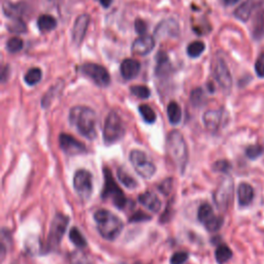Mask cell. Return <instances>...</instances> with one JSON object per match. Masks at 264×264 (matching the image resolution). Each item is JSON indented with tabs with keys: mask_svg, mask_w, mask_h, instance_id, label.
Listing matches in <instances>:
<instances>
[{
	"mask_svg": "<svg viewBox=\"0 0 264 264\" xmlns=\"http://www.w3.org/2000/svg\"><path fill=\"white\" fill-rule=\"evenodd\" d=\"M43 78L42 70L38 67H33L29 69L24 77V81L28 86H34L41 82Z\"/></svg>",
	"mask_w": 264,
	"mask_h": 264,
	"instance_id": "28",
	"label": "cell"
},
{
	"mask_svg": "<svg viewBox=\"0 0 264 264\" xmlns=\"http://www.w3.org/2000/svg\"><path fill=\"white\" fill-rule=\"evenodd\" d=\"M94 221L100 235L108 240H115L124 228L122 220L107 209L96 210Z\"/></svg>",
	"mask_w": 264,
	"mask_h": 264,
	"instance_id": "2",
	"label": "cell"
},
{
	"mask_svg": "<svg viewBox=\"0 0 264 264\" xmlns=\"http://www.w3.org/2000/svg\"><path fill=\"white\" fill-rule=\"evenodd\" d=\"M240 0H222V3L225 7H231V6H234L235 4L239 3Z\"/></svg>",
	"mask_w": 264,
	"mask_h": 264,
	"instance_id": "47",
	"label": "cell"
},
{
	"mask_svg": "<svg viewBox=\"0 0 264 264\" xmlns=\"http://www.w3.org/2000/svg\"><path fill=\"white\" fill-rule=\"evenodd\" d=\"M74 188L81 200H89L93 191L91 173L86 169H79L74 177Z\"/></svg>",
	"mask_w": 264,
	"mask_h": 264,
	"instance_id": "8",
	"label": "cell"
},
{
	"mask_svg": "<svg viewBox=\"0 0 264 264\" xmlns=\"http://www.w3.org/2000/svg\"><path fill=\"white\" fill-rule=\"evenodd\" d=\"M216 215L214 214L213 207L210 206L208 203H203L199 206L198 213H197V218L200 223L205 225L207 222L212 220Z\"/></svg>",
	"mask_w": 264,
	"mask_h": 264,
	"instance_id": "25",
	"label": "cell"
},
{
	"mask_svg": "<svg viewBox=\"0 0 264 264\" xmlns=\"http://www.w3.org/2000/svg\"><path fill=\"white\" fill-rule=\"evenodd\" d=\"M103 174H104V187L102 191V198L112 199L113 203L120 209L125 208L128 203V200L125 197L124 193H123L121 188L115 182L113 173L110 170V168L105 167L103 170Z\"/></svg>",
	"mask_w": 264,
	"mask_h": 264,
	"instance_id": "4",
	"label": "cell"
},
{
	"mask_svg": "<svg viewBox=\"0 0 264 264\" xmlns=\"http://www.w3.org/2000/svg\"><path fill=\"white\" fill-rule=\"evenodd\" d=\"M252 34L253 39L256 41H260L264 37V9L257 12L256 18L254 20Z\"/></svg>",
	"mask_w": 264,
	"mask_h": 264,
	"instance_id": "21",
	"label": "cell"
},
{
	"mask_svg": "<svg viewBox=\"0 0 264 264\" xmlns=\"http://www.w3.org/2000/svg\"><path fill=\"white\" fill-rule=\"evenodd\" d=\"M203 124L205 128L212 132H216L220 129L223 122L222 110H209L203 115Z\"/></svg>",
	"mask_w": 264,
	"mask_h": 264,
	"instance_id": "16",
	"label": "cell"
},
{
	"mask_svg": "<svg viewBox=\"0 0 264 264\" xmlns=\"http://www.w3.org/2000/svg\"><path fill=\"white\" fill-rule=\"evenodd\" d=\"M90 21H91L90 16L86 15V14L79 16L77 18V20L75 21L74 27H73V42L77 46H80L82 42L84 41L88 27H89Z\"/></svg>",
	"mask_w": 264,
	"mask_h": 264,
	"instance_id": "13",
	"label": "cell"
},
{
	"mask_svg": "<svg viewBox=\"0 0 264 264\" xmlns=\"http://www.w3.org/2000/svg\"><path fill=\"white\" fill-rule=\"evenodd\" d=\"M69 239L73 241L74 244H76L79 249H84L87 247V240L83 236V234L80 232L77 227H74L69 232Z\"/></svg>",
	"mask_w": 264,
	"mask_h": 264,
	"instance_id": "29",
	"label": "cell"
},
{
	"mask_svg": "<svg viewBox=\"0 0 264 264\" xmlns=\"http://www.w3.org/2000/svg\"><path fill=\"white\" fill-rule=\"evenodd\" d=\"M38 26L42 32L52 31L57 27V21L54 17L49 15H43L39 18Z\"/></svg>",
	"mask_w": 264,
	"mask_h": 264,
	"instance_id": "23",
	"label": "cell"
},
{
	"mask_svg": "<svg viewBox=\"0 0 264 264\" xmlns=\"http://www.w3.org/2000/svg\"><path fill=\"white\" fill-rule=\"evenodd\" d=\"M130 92H131L134 96H136V97H138V98H140V99H147V98H149L150 95H151V92H150V89H149V88L146 87V86H140V85L132 86V87L130 88Z\"/></svg>",
	"mask_w": 264,
	"mask_h": 264,
	"instance_id": "34",
	"label": "cell"
},
{
	"mask_svg": "<svg viewBox=\"0 0 264 264\" xmlns=\"http://www.w3.org/2000/svg\"><path fill=\"white\" fill-rule=\"evenodd\" d=\"M98 2H100L101 6H102L103 8H105V9H108V8H110V6L112 5V3H113V0H98Z\"/></svg>",
	"mask_w": 264,
	"mask_h": 264,
	"instance_id": "48",
	"label": "cell"
},
{
	"mask_svg": "<svg viewBox=\"0 0 264 264\" xmlns=\"http://www.w3.org/2000/svg\"><path fill=\"white\" fill-rule=\"evenodd\" d=\"M237 199L240 206H248L254 199V189L248 183H241L237 188Z\"/></svg>",
	"mask_w": 264,
	"mask_h": 264,
	"instance_id": "20",
	"label": "cell"
},
{
	"mask_svg": "<svg viewBox=\"0 0 264 264\" xmlns=\"http://www.w3.org/2000/svg\"><path fill=\"white\" fill-rule=\"evenodd\" d=\"M7 49L10 53L20 52L23 49V41L19 38H12L7 43Z\"/></svg>",
	"mask_w": 264,
	"mask_h": 264,
	"instance_id": "38",
	"label": "cell"
},
{
	"mask_svg": "<svg viewBox=\"0 0 264 264\" xmlns=\"http://www.w3.org/2000/svg\"><path fill=\"white\" fill-rule=\"evenodd\" d=\"M129 160L135 171L144 179H151L156 172V166L145 152L132 150L129 155Z\"/></svg>",
	"mask_w": 264,
	"mask_h": 264,
	"instance_id": "7",
	"label": "cell"
},
{
	"mask_svg": "<svg viewBox=\"0 0 264 264\" xmlns=\"http://www.w3.org/2000/svg\"><path fill=\"white\" fill-rule=\"evenodd\" d=\"M223 223H224V220L222 217L215 216L212 220L204 225V227H205V229L209 232H216L220 230V228L222 227Z\"/></svg>",
	"mask_w": 264,
	"mask_h": 264,
	"instance_id": "37",
	"label": "cell"
},
{
	"mask_svg": "<svg viewBox=\"0 0 264 264\" xmlns=\"http://www.w3.org/2000/svg\"><path fill=\"white\" fill-rule=\"evenodd\" d=\"M69 122L78 132L86 138L93 140L97 135V115L88 107H75L70 110Z\"/></svg>",
	"mask_w": 264,
	"mask_h": 264,
	"instance_id": "1",
	"label": "cell"
},
{
	"mask_svg": "<svg viewBox=\"0 0 264 264\" xmlns=\"http://www.w3.org/2000/svg\"><path fill=\"white\" fill-rule=\"evenodd\" d=\"M188 257L189 255L186 252H177L170 257V264H184Z\"/></svg>",
	"mask_w": 264,
	"mask_h": 264,
	"instance_id": "42",
	"label": "cell"
},
{
	"mask_svg": "<svg viewBox=\"0 0 264 264\" xmlns=\"http://www.w3.org/2000/svg\"><path fill=\"white\" fill-rule=\"evenodd\" d=\"M9 74H10V67L7 65L2 72V81L5 83L7 81V79L9 78Z\"/></svg>",
	"mask_w": 264,
	"mask_h": 264,
	"instance_id": "46",
	"label": "cell"
},
{
	"mask_svg": "<svg viewBox=\"0 0 264 264\" xmlns=\"http://www.w3.org/2000/svg\"><path fill=\"white\" fill-rule=\"evenodd\" d=\"M179 33V25L174 20H165L161 22L155 30V35L158 38L175 37Z\"/></svg>",
	"mask_w": 264,
	"mask_h": 264,
	"instance_id": "18",
	"label": "cell"
},
{
	"mask_svg": "<svg viewBox=\"0 0 264 264\" xmlns=\"http://www.w3.org/2000/svg\"><path fill=\"white\" fill-rule=\"evenodd\" d=\"M233 182L230 178H225L221 181L214 193V201L220 210H226L232 201Z\"/></svg>",
	"mask_w": 264,
	"mask_h": 264,
	"instance_id": "9",
	"label": "cell"
},
{
	"mask_svg": "<svg viewBox=\"0 0 264 264\" xmlns=\"http://www.w3.org/2000/svg\"><path fill=\"white\" fill-rule=\"evenodd\" d=\"M160 191L163 193L164 195H167L168 193L171 191L172 189V180L171 179H167L165 180L160 186H159Z\"/></svg>",
	"mask_w": 264,
	"mask_h": 264,
	"instance_id": "45",
	"label": "cell"
},
{
	"mask_svg": "<svg viewBox=\"0 0 264 264\" xmlns=\"http://www.w3.org/2000/svg\"><path fill=\"white\" fill-rule=\"evenodd\" d=\"M81 72L84 76L91 79L99 87H108L111 83V77L108 70L101 65L86 63L81 66Z\"/></svg>",
	"mask_w": 264,
	"mask_h": 264,
	"instance_id": "10",
	"label": "cell"
},
{
	"mask_svg": "<svg viewBox=\"0 0 264 264\" xmlns=\"http://www.w3.org/2000/svg\"><path fill=\"white\" fill-rule=\"evenodd\" d=\"M213 73L214 78L221 87V89L227 93L229 92L232 87V77L229 72V68H228L223 59L219 58L216 60Z\"/></svg>",
	"mask_w": 264,
	"mask_h": 264,
	"instance_id": "11",
	"label": "cell"
},
{
	"mask_svg": "<svg viewBox=\"0 0 264 264\" xmlns=\"http://www.w3.org/2000/svg\"><path fill=\"white\" fill-rule=\"evenodd\" d=\"M263 5L264 0H245L234 11V17L241 22H247L252 13L257 9H261Z\"/></svg>",
	"mask_w": 264,
	"mask_h": 264,
	"instance_id": "14",
	"label": "cell"
},
{
	"mask_svg": "<svg viewBox=\"0 0 264 264\" xmlns=\"http://www.w3.org/2000/svg\"><path fill=\"white\" fill-rule=\"evenodd\" d=\"M140 70V63L135 59H125L121 63L120 72L125 80H132L137 77Z\"/></svg>",
	"mask_w": 264,
	"mask_h": 264,
	"instance_id": "17",
	"label": "cell"
},
{
	"mask_svg": "<svg viewBox=\"0 0 264 264\" xmlns=\"http://www.w3.org/2000/svg\"><path fill=\"white\" fill-rule=\"evenodd\" d=\"M216 260L218 264H225L227 261H229L232 257L231 249L226 244H221L217 248L215 252Z\"/></svg>",
	"mask_w": 264,
	"mask_h": 264,
	"instance_id": "26",
	"label": "cell"
},
{
	"mask_svg": "<svg viewBox=\"0 0 264 264\" xmlns=\"http://www.w3.org/2000/svg\"><path fill=\"white\" fill-rule=\"evenodd\" d=\"M117 175H118V179L119 181L124 185L126 188L128 189H135L137 188V182L135 179H133L131 175L123 168H119L117 171Z\"/></svg>",
	"mask_w": 264,
	"mask_h": 264,
	"instance_id": "27",
	"label": "cell"
},
{
	"mask_svg": "<svg viewBox=\"0 0 264 264\" xmlns=\"http://www.w3.org/2000/svg\"><path fill=\"white\" fill-rule=\"evenodd\" d=\"M69 264H93V262L85 253L75 251L69 255Z\"/></svg>",
	"mask_w": 264,
	"mask_h": 264,
	"instance_id": "31",
	"label": "cell"
},
{
	"mask_svg": "<svg viewBox=\"0 0 264 264\" xmlns=\"http://www.w3.org/2000/svg\"><path fill=\"white\" fill-rule=\"evenodd\" d=\"M59 145L61 150L67 155H79L87 151L85 145L80 140L69 134L61 133L59 136Z\"/></svg>",
	"mask_w": 264,
	"mask_h": 264,
	"instance_id": "12",
	"label": "cell"
},
{
	"mask_svg": "<svg viewBox=\"0 0 264 264\" xmlns=\"http://www.w3.org/2000/svg\"><path fill=\"white\" fill-rule=\"evenodd\" d=\"M255 72L259 78H264V52L261 53L256 60Z\"/></svg>",
	"mask_w": 264,
	"mask_h": 264,
	"instance_id": "41",
	"label": "cell"
},
{
	"mask_svg": "<svg viewBox=\"0 0 264 264\" xmlns=\"http://www.w3.org/2000/svg\"><path fill=\"white\" fill-rule=\"evenodd\" d=\"M68 225V218L63 214H56L53 219L50 227V232L48 240L46 243L47 251H55L59 247V244L63 238Z\"/></svg>",
	"mask_w": 264,
	"mask_h": 264,
	"instance_id": "6",
	"label": "cell"
},
{
	"mask_svg": "<svg viewBox=\"0 0 264 264\" xmlns=\"http://www.w3.org/2000/svg\"><path fill=\"white\" fill-rule=\"evenodd\" d=\"M138 201L153 213H158L161 209V201L153 192H145L140 194Z\"/></svg>",
	"mask_w": 264,
	"mask_h": 264,
	"instance_id": "19",
	"label": "cell"
},
{
	"mask_svg": "<svg viewBox=\"0 0 264 264\" xmlns=\"http://www.w3.org/2000/svg\"><path fill=\"white\" fill-rule=\"evenodd\" d=\"M134 27H135V31L139 34V35H145V33L147 32V24L145 21H143L142 19H137L134 23Z\"/></svg>",
	"mask_w": 264,
	"mask_h": 264,
	"instance_id": "44",
	"label": "cell"
},
{
	"mask_svg": "<svg viewBox=\"0 0 264 264\" xmlns=\"http://www.w3.org/2000/svg\"><path fill=\"white\" fill-rule=\"evenodd\" d=\"M157 68H156V74L161 75L166 73V68L169 67V62H168V57L163 52H160L159 54L157 55Z\"/></svg>",
	"mask_w": 264,
	"mask_h": 264,
	"instance_id": "32",
	"label": "cell"
},
{
	"mask_svg": "<svg viewBox=\"0 0 264 264\" xmlns=\"http://www.w3.org/2000/svg\"><path fill=\"white\" fill-rule=\"evenodd\" d=\"M166 151L177 168L184 172L188 162V147L183 134L178 130H172L166 138Z\"/></svg>",
	"mask_w": 264,
	"mask_h": 264,
	"instance_id": "3",
	"label": "cell"
},
{
	"mask_svg": "<svg viewBox=\"0 0 264 264\" xmlns=\"http://www.w3.org/2000/svg\"><path fill=\"white\" fill-rule=\"evenodd\" d=\"M155 47V40L150 35H140L136 39L131 47V51L134 55L145 56L153 51Z\"/></svg>",
	"mask_w": 264,
	"mask_h": 264,
	"instance_id": "15",
	"label": "cell"
},
{
	"mask_svg": "<svg viewBox=\"0 0 264 264\" xmlns=\"http://www.w3.org/2000/svg\"><path fill=\"white\" fill-rule=\"evenodd\" d=\"M149 220H151V217L148 214L142 212V210H139V212H136L130 218L129 221L130 222H144V221H149Z\"/></svg>",
	"mask_w": 264,
	"mask_h": 264,
	"instance_id": "43",
	"label": "cell"
},
{
	"mask_svg": "<svg viewBox=\"0 0 264 264\" xmlns=\"http://www.w3.org/2000/svg\"><path fill=\"white\" fill-rule=\"evenodd\" d=\"M167 116H168L169 122L171 123L172 125H177L181 122V120H182V110H181L180 105L177 102L171 101L167 105Z\"/></svg>",
	"mask_w": 264,
	"mask_h": 264,
	"instance_id": "22",
	"label": "cell"
},
{
	"mask_svg": "<svg viewBox=\"0 0 264 264\" xmlns=\"http://www.w3.org/2000/svg\"><path fill=\"white\" fill-rule=\"evenodd\" d=\"M190 99L193 105H195V107H201L205 101V95L201 88H197V89L193 90L191 93Z\"/></svg>",
	"mask_w": 264,
	"mask_h": 264,
	"instance_id": "35",
	"label": "cell"
},
{
	"mask_svg": "<svg viewBox=\"0 0 264 264\" xmlns=\"http://www.w3.org/2000/svg\"><path fill=\"white\" fill-rule=\"evenodd\" d=\"M3 10L5 15L8 18H12V19H17V18H20L23 8H21L19 5H15L10 0H5L3 4Z\"/></svg>",
	"mask_w": 264,
	"mask_h": 264,
	"instance_id": "24",
	"label": "cell"
},
{
	"mask_svg": "<svg viewBox=\"0 0 264 264\" xmlns=\"http://www.w3.org/2000/svg\"><path fill=\"white\" fill-rule=\"evenodd\" d=\"M262 153H263V148L260 145H253L245 149V156L251 160L257 159V158H259L262 155Z\"/></svg>",
	"mask_w": 264,
	"mask_h": 264,
	"instance_id": "39",
	"label": "cell"
},
{
	"mask_svg": "<svg viewBox=\"0 0 264 264\" xmlns=\"http://www.w3.org/2000/svg\"><path fill=\"white\" fill-rule=\"evenodd\" d=\"M204 50H205V45L202 42L195 41L188 46L187 53L191 58H197L202 54Z\"/></svg>",
	"mask_w": 264,
	"mask_h": 264,
	"instance_id": "30",
	"label": "cell"
},
{
	"mask_svg": "<svg viewBox=\"0 0 264 264\" xmlns=\"http://www.w3.org/2000/svg\"><path fill=\"white\" fill-rule=\"evenodd\" d=\"M138 111H139V114L142 115V117H143V119H144L145 122L150 123V124H152V123H154L156 121V114L152 110V108L149 107V105L142 104L138 108Z\"/></svg>",
	"mask_w": 264,
	"mask_h": 264,
	"instance_id": "33",
	"label": "cell"
},
{
	"mask_svg": "<svg viewBox=\"0 0 264 264\" xmlns=\"http://www.w3.org/2000/svg\"><path fill=\"white\" fill-rule=\"evenodd\" d=\"M8 29L12 33H24L27 30L25 22H23L20 18L13 19V21L8 25Z\"/></svg>",
	"mask_w": 264,
	"mask_h": 264,
	"instance_id": "36",
	"label": "cell"
},
{
	"mask_svg": "<svg viewBox=\"0 0 264 264\" xmlns=\"http://www.w3.org/2000/svg\"><path fill=\"white\" fill-rule=\"evenodd\" d=\"M125 135L123 121L116 112H111L105 119L103 128V140L105 145H113Z\"/></svg>",
	"mask_w": 264,
	"mask_h": 264,
	"instance_id": "5",
	"label": "cell"
},
{
	"mask_svg": "<svg viewBox=\"0 0 264 264\" xmlns=\"http://www.w3.org/2000/svg\"><path fill=\"white\" fill-rule=\"evenodd\" d=\"M213 168L215 171L227 173V172H229V170L231 169V164L227 160H219L213 165Z\"/></svg>",
	"mask_w": 264,
	"mask_h": 264,
	"instance_id": "40",
	"label": "cell"
}]
</instances>
